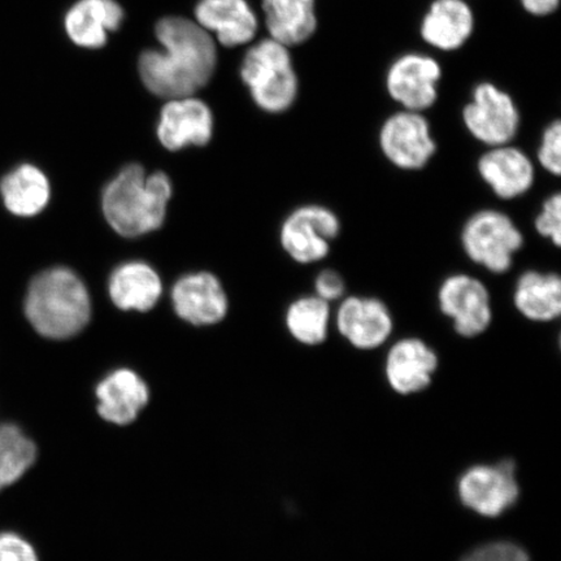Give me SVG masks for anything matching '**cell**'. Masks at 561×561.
I'll return each instance as SVG.
<instances>
[{
  "instance_id": "obj_31",
  "label": "cell",
  "mask_w": 561,
  "mask_h": 561,
  "mask_svg": "<svg viewBox=\"0 0 561 561\" xmlns=\"http://www.w3.org/2000/svg\"><path fill=\"white\" fill-rule=\"evenodd\" d=\"M346 280L335 270H322L313 280V294L328 304H339L347 296Z\"/></svg>"
},
{
  "instance_id": "obj_14",
  "label": "cell",
  "mask_w": 561,
  "mask_h": 561,
  "mask_svg": "<svg viewBox=\"0 0 561 561\" xmlns=\"http://www.w3.org/2000/svg\"><path fill=\"white\" fill-rule=\"evenodd\" d=\"M214 131V116L208 105L194 95L168 100L160 112L158 137L167 150L205 146Z\"/></svg>"
},
{
  "instance_id": "obj_11",
  "label": "cell",
  "mask_w": 561,
  "mask_h": 561,
  "mask_svg": "<svg viewBox=\"0 0 561 561\" xmlns=\"http://www.w3.org/2000/svg\"><path fill=\"white\" fill-rule=\"evenodd\" d=\"M477 173L497 199H520L535 187V161L514 144L488 147L477 160Z\"/></svg>"
},
{
  "instance_id": "obj_4",
  "label": "cell",
  "mask_w": 561,
  "mask_h": 561,
  "mask_svg": "<svg viewBox=\"0 0 561 561\" xmlns=\"http://www.w3.org/2000/svg\"><path fill=\"white\" fill-rule=\"evenodd\" d=\"M241 79L257 107L268 114H283L293 107L299 94V79L290 48L265 38L245 53Z\"/></svg>"
},
{
  "instance_id": "obj_5",
  "label": "cell",
  "mask_w": 561,
  "mask_h": 561,
  "mask_svg": "<svg viewBox=\"0 0 561 561\" xmlns=\"http://www.w3.org/2000/svg\"><path fill=\"white\" fill-rule=\"evenodd\" d=\"M524 244L523 230L500 209L476 210L460 230L461 250L469 262L495 276L506 275L514 268Z\"/></svg>"
},
{
  "instance_id": "obj_1",
  "label": "cell",
  "mask_w": 561,
  "mask_h": 561,
  "mask_svg": "<svg viewBox=\"0 0 561 561\" xmlns=\"http://www.w3.org/2000/svg\"><path fill=\"white\" fill-rule=\"evenodd\" d=\"M156 35L163 50H147L138 61L146 89L164 100H174L205 88L217 66L213 35L196 21L181 16L159 20Z\"/></svg>"
},
{
  "instance_id": "obj_13",
  "label": "cell",
  "mask_w": 561,
  "mask_h": 561,
  "mask_svg": "<svg viewBox=\"0 0 561 561\" xmlns=\"http://www.w3.org/2000/svg\"><path fill=\"white\" fill-rule=\"evenodd\" d=\"M335 325L343 339L359 350L383 345L394 331V318L388 305L377 297L346 296L339 301Z\"/></svg>"
},
{
  "instance_id": "obj_16",
  "label": "cell",
  "mask_w": 561,
  "mask_h": 561,
  "mask_svg": "<svg viewBox=\"0 0 561 561\" xmlns=\"http://www.w3.org/2000/svg\"><path fill=\"white\" fill-rule=\"evenodd\" d=\"M194 16L224 47L249 44L257 32V18L245 0H201Z\"/></svg>"
},
{
  "instance_id": "obj_25",
  "label": "cell",
  "mask_w": 561,
  "mask_h": 561,
  "mask_svg": "<svg viewBox=\"0 0 561 561\" xmlns=\"http://www.w3.org/2000/svg\"><path fill=\"white\" fill-rule=\"evenodd\" d=\"M38 447L23 427L12 421L0 424V494L31 471Z\"/></svg>"
},
{
  "instance_id": "obj_12",
  "label": "cell",
  "mask_w": 561,
  "mask_h": 561,
  "mask_svg": "<svg viewBox=\"0 0 561 561\" xmlns=\"http://www.w3.org/2000/svg\"><path fill=\"white\" fill-rule=\"evenodd\" d=\"M515 465L503 460L496 466H479L469 469L459 482L462 503L482 516L496 517L518 500Z\"/></svg>"
},
{
  "instance_id": "obj_26",
  "label": "cell",
  "mask_w": 561,
  "mask_h": 561,
  "mask_svg": "<svg viewBox=\"0 0 561 561\" xmlns=\"http://www.w3.org/2000/svg\"><path fill=\"white\" fill-rule=\"evenodd\" d=\"M332 320V305L314 294L291 301L286 311V327L304 345L316 346L327 341Z\"/></svg>"
},
{
  "instance_id": "obj_17",
  "label": "cell",
  "mask_w": 561,
  "mask_h": 561,
  "mask_svg": "<svg viewBox=\"0 0 561 561\" xmlns=\"http://www.w3.org/2000/svg\"><path fill=\"white\" fill-rule=\"evenodd\" d=\"M474 13L466 0H433L421 20L420 35L436 50L458 51L472 37Z\"/></svg>"
},
{
  "instance_id": "obj_27",
  "label": "cell",
  "mask_w": 561,
  "mask_h": 561,
  "mask_svg": "<svg viewBox=\"0 0 561 561\" xmlns=\"http://www.w3.org/2000/svg\"><path fill=\"white\" fill-rule=\"evenodd\" d=\"M537 163L546 173L561 174V122L559 118L545 126L537 147Z\"/></svg>"
},
{
  "instance_id": "obj_15",
  "label": "cell",
  "mask_w": 561,
  "mask_h": 561,
  "mask_svg": "<svg viewBox=\"0 0 561 561\" xmlns=\"http://www.w3.org/2000/svg\"><path fill=\"white\" fill-rule=\"evenodd\" d=\"M175 313L193 325H213L226 318L228 298L219 279L207 272L192 273L174 284Z\"/></svg>"
},
{
  "instance_id": "obj_20",
  "label": "cell",
  "mask_w": 561,
  "mask_h": 561,
  "mask_svg": "<svg viewBox=\"0 0 561 561\" xmlns=\"http://www.w3.org/2000/svg\"><path fill=\"white\" fill-rule=\"evenodd\" d=\"M149 388L136 371L118 369L98 385V412L108 423L128 425L149 402Z\"/></svg>"
},
{
  "instance_id": "obj_32",
  "label": "cell",
  "mask_w": 561,
  "mask_h": 561,
  "mask_svg": "<svg viewBox=\"0 0 561 561\" xmlns=\"http://www.w3.org/2000/svg\"><path fill=\"white\" fill-rule=\"evenodd\" d=\"M523 9L530 16L547 18L559 10L560 0H520Z\"/></svg>"
},
{
  "instance_id": "obj_23",
  "label": "cell",
  "mask_w": 561,
  "mask_h": 561,
  "mask_svg": "<svg viewBox=\"0 0 561 561\" xmlns=\"http://www.w3.org/2000/svg\"><path fill=\"white\" fill-rule=\"evenodd\" d=\"M110 297L121 310L150 311L158 304L163 285L158 272L142 262L125 263L112 273Z\"/></svg>"
},
{
  "instance_id": "obj_6",
  "label": "cell",
  "mask_w": 561,
  "mask_h": 561,
  "mask_svg": "<svg viewBox=\"0 0 561 561\" xmlns=\"http://www.w3.org/2000/svg\"><path fill=\"white\" fill-rule=\"evenodd\" d=\"M461 122L477 142L486 147L514 144L522 114L514 98L495 83H477L471 101L461 111Z\"/></svg>"
},
{
  "instance_id": "obj_7",
  "label": "cell",
  "mask_w": 561,
  "mask_h": 561,
  "mask_svg": "<svg viewBox=\"0 0 561 561\" xmlns=\"http://www.w3.org/2000/svg\"><path fill=\"white\" fill-rule=\"evenodd\" d=\"M377 142L386 161L403 172L425 170L438 151L432 125L421 112L399 110L386 117Z\"/></svg>"
},
{
  "instance_id": "obj_8",
  "label": "cell",
  "mask_w": 561,
  "mask_h": 561,
  "mask_svg": "<svg viewBox=\"0 0 561 561\" xmlns=\"http://www.w3.org/2000/svg\"><path fill=\"white\" fill-rule=\"evenodd\" d=\"M342 233L341 217L335 210L318 203L300 206L286 217L279 240L294 262L311 265L331 255L333 243Z\"/></svg>"
},
{
  "instance_id": "obj_10",
  "label": "cell",
  "mask_w": 561,
  "mask_h": 561,
  "mask_svg": "<svg viewBox=\"0 0 561 561\" xmlns=\"http://www.w3.org/2000/svg\"><path fill=\"white\" fill-rule=\"evenodd\" d=\"M442 75L444 70L432 56L404 54L386 72V93L401 110L425 114L438 101Z\"/></svg>"
},
{
  "instance_id": "obj_21",
  "label": "cell",
  "mask_w": 561,
  "mask_h": 561,
  "mask_svg": "<svg viewBox=\"0 0 561 561\" xmlns=\"http://www.w3.org/2000/svg\"><path fill=\"white\" fill-rule=\"evenodd\" d=\"M512 301L533 322H551L561 314V278L557 272L528 270L517 277Z\"/></svg>"
},
{
  "instance_id": "obj_19",
  "label": "cell",
  "mask_w": 561,
  "mask_h": 561,
  "mask_svg": "<svg viewBox=\"0 0 561 561\" xmlns=\"http://www.w3.org/2000/svg\"><path fill=\"white\" fill-rule=\"evenodd\" d=\"M124 21V10L116 0H80L66 15L65 26L75 45L101 48L108 33L117 32Z\"/></svg>"
},
{
  "instance_id": "obj_22",
  "label": "cell",
  "mask_w": 561,
  "mask_h": 561,
  "mask_svg": "<svg viewBox=\"0 0 561 561\" xmlns=\"http://www.w3.org/2000/svg\"><path fill=\"white\" fill-rule=\"evenodd\" d=\"M263 12L270 38L286 47L304 45L318 32L316 0H263Z\"/></svg>"
},
{
  "instance_id": "obj_18",
  "label": "cell",
  "mask_w": 561,
  "mask_h": 561,
  "mask_svg": "<svg viewBox=\"0 0 561 561\" xmlns=\"http://www.w3.org/2000/svg\"><path fill=\"white\" fill-rule=\"evenodd\" d=\"M438 367L436 351L419 339H404L392 346L386 359V376L391 388L411 394L427 388Z\"/></svg>"
},
{
  "instance_id": "obj_9",
  "label": "cell",
  "mask_w": 561,
  "mask_h": 561,
  "mask_svg": "<svg viewBox=\"0 0 561 561\" xmlns=\"http://www.w3.org/2000/svg\"><path fill=\"white\" fill-rule=\"evenodd\" d=\"M437 305L465 339L485 333L493 322V298L483 280L469 273H453L438 286Z\"/></svg>"
},
{
  "instance_id": "obj_2",
  "label": "cell",
  "mask_w": 561,
  "mask_h": 561,
  "mask_svg": "<svg viewBox=\"0 0 561 561\" xmlns=\"http://www.w3.org/2000/svg\"><path fill=\"white\" fill-rule=\"evenodd\" d=\"M172 184L165 173L146 174L131 164L105 186L102 208L112 229L123 237H139L163 226Z\"/></svg>"
},
{
  "instance_id": "obj_29",
  "label": "cell",
  "mask_w": 561,
  "mask_h": 561,
  "mask_svg": "<svg viewBox=\"0 0 561 561\" xmlns=\"http://www.w3.org/2000/svg\"><path fill=\"white\" fill-rule=\"evenodd\" d=\"M462 561H530V558L520 546L494 542L480 547Z\"/></svg>"
},
{
  "instance_id": "obj_28",
  "label": "cell",
  "mask_w": 561,
  "mask_h": 561,
  "mask_svg": "<svg viewBox=\"0 0 561 561\" xmlns=\"http://www.w3.org/2000/svg\"><path fill=\"white\" fill-rule=\"evenodd\" d=\"M536 233L549 241L553 248L561 245V194L552 193L542 202L535 217Z\"/></svg>"
},
{
  "instance_id": "obj_30",
  "label": "cell",
  "mask_w": 561,
  "mask_h": 561,
  "mask_svg": "<svg viewBox=\"0 0 561 561\" xmlns=\"http://www.w3.org/2000/svg\"><path fill=\"white\" fill-rule=\"evenodd\" d=\"M0 561H39L33 545L15 531H0Z\"/></svg>"
},
{
  "instance_id": "obj_3",
  "label": "cell",
  "mask_w": 561,
  "mask_h": 561,
  "mask_svg": "<svg viewBox=\"0 0 561 561\" xmlns=\"http://www.w3.org/2000/svg\"><path fill=\"white\" fill-rule=\"evenodd\" d=\"M25 314L34 331L45 339H70L91 318L87 286L73 271L62 266L42 272L27 290Z\"/></svg>"
},
{
  "instance_id": "obj_24",
  "label": "cell",
  "mask_w": 561,
  "mask_h": 561,
  "mask_svg": "<svg viewBox=\"0 0 561 561\" xmlns=\"http://www.w3.org/2000/svg\"><path fill=\"white\" fill-rule=\"evenodd\" d=\"M7 209L13 215H38L50 201V182L37 167L24 164L7 174L0 184Z\"/></svg>"
}]
</instances>
